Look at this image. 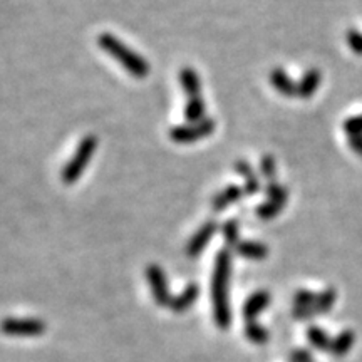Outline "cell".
I'll list each match as a JSON object with an SVG mask.
<instances>
[{"label": "cell", "instance_id": "1", "mask_svg": "<svg viewBox=\"0 0 362 362\" xmlns=\"http://www.w3.org/2000/svg\"><path fill=\"white\" fill-rule=\"evenodd\" d=\"M230 277H232V250L221 248L215 257L212 275V302L213 317L218 329L226 330L232 325V309H230Z\"/></svg>", "mask_w": 362, "mask_h": 362}, {"label": "cell", "instance_id": "2", "mask_svg": "<svg viewBox=\"0 0 362 362\" xmlns=\"http://www.w3.org/2000/svg\"><path fill=\"white\" fill-rule=\"evenodd\" d=\"M98 46L101 47L107 55H111L114 61H118L119 64L125 67L126 73H129L133 78L143 79L146 78V75H150L151 73L150 62L146 61L145 57H141L136 51L129 49L125 42L119 41L116 35L109 33L99 34Z\"/></svg>", "mask_w": 362, "mask_h": 362}, {"label": "cell", "instance_id": "3", "mask_svg": "<svg viewBox=\"0 0 362 362\" xmlns=\"http://www.w3.org/2000/svg\"><path fill=\"white\" fill-rule=\"evenodd\" d=\"M98 148V138L94 134H87L79 141L78 148H75L73 158L66 163L64 168L61 171V180L64 185H74L79 178L82 177L84 170L89 165L91 158L96 153Z\"/></svg>", "mask_w": 362, "mask_h": 362}, {"label": "cell", "instance_id": "4", "mask_svg": "<svg viewBox=\"0 0 362 362\" xmlns=\"http://www.w3.org/2000/svg\"><path fill=\"white\" fill-rule=\"evenodd\" d=\"M217 129V121L212 118H205L200 123H193V125H183L174 126L170 129V139L180 145H188V143L200 141V139L208 138Z\"/></svg>", "mask_w": 362, "mask_h": 362}, {"label": "cell", "instance_id": "5", "mask_svg": "<svg viewBox=\"0 0 362 362\" xmlns=\"http://www.w3.org/2000/svg\"><path fill=\"white\" fill-rule=\"evenodd\" d=\"M145 275L151 287V292H153L154 302H156L160 307H165V305H168L170 307V302L173 297L170 296L168 278H166L165 270H163L158 264H150L146 266Z\"/></svg>", "mask_w": 362, "mask_h": 362}, {"label": "cell", "instance_id": "6", "mask_svg": "<svg viewBox=\"0 0 362 362\" xmlns=\"http://www.w3.org/2000/svg\"><path fill=\"white\" fill-rule=\"evenodd\" d=\"M46 329V322L41 319H33V317H29V319H12L9 317L2 324L3 334L12 337H37L42 336Z\"/></svg>", "mask_w": 362, "mask_h": 362}, {"label": "cell", "instance_id": "7", "mask_svg": "<svg viewBox=\"0 0 362 362\" xmlns=\"http://www.w3.org/2000/svg\"><path fill=\"white\" fill-rule=\"evenodd\" d=\"M218 228H221L220 225H218V221L215 220H208L206 224H203L200 228L194 232V235L192 238H190L188 245H186L185 248V253L186 257L190 258H197L203 250L206 248V245L210 244V240L213 238V235L218 232Z\"/></svg>", "mask_w": 362, "mask_h": 362}, {"label": "cell", "instance_id": "8", "mask_svg": "<svg viewBox=\"0 0 362 362\" xmlns=\"http://www.w3.org/2000/svg\"><path fill=\"white\" fill-rule=\"evenodd\" d=\"M270 302H272V297H270V293L266 290H257V292H253L244 304V310H242L244 319L246 322L257 320V317L264 312Z\"/></svg>", "mask_w": 362, "mask_h": 362}, {"label": "cell", "instance_id": "9", "mask_svg": "<svg viewBox=\"0 0 362 362\" xmlns=\"http://www.w3.org/2000/svg\"><path fill=\"white\" fill-rule=\"evenodd\" d=\"M270 84L275 87L278 94L285 98H296L297 96V82L293 81L290 75L285 73L282 67H273L270 71Z\"/></svg>", "mask_w": 362, "mask_h": 362}, {"label": "cell", "instance_id": "10", "mask_svg": "<svg viewBox=\"0 0 362 362\" xmlns=\"http://www.w3.org/2000/svg\"><path fill=\"white\" fill-rule=\"evenodd\" d=\"M245 190L238 185H228L225 190L218 192L212 197V208L215 212H224L225 208L232 206L233 203L240 201L244 198Z\"/></svg>", "mask_w": 362, "mask_h": 362}, {"label": "cell", "instance_id": "11", "mask_svg": "<svg viewBox=\"0 0 362 362\" xmlns=\"http://www.w3.org/2000/svg\"><path fill=\"white\" fill-rule=\"evenodd\" d=\"M233 252L237 253L238 257L246 258V260H265L269 257L270 248L262 242H255V240H242L240 244L233 248Z\"/></svg>", "mask_w": 362, "mask_h": 362}, {"label": "cell", "instance_id": "12", "mask_svg": "<svg viewBox=\"0 0 362 362\" xmlns=\"http://www.w3.org/2000/svg\"><path fill=\"white\" fill-rule=\"evenodd\" d=\"M198 296H200V287L197 284H188L185 289L181 290L180 296L173 297L170 302V309L174 314H183L186 312L192 305L197 302Z\"/></svg>", "mask_w": 362, "mask_h": 362}, {"label": "cell", "instance_id": "13", "mask_svg": "<svg viewBox=\"0 0 362 362\" xmlns=\"http://www.w3.org/2000/svg\"><path fill=\"white\" fill-rule=\"evenodd\" d=\"M322 81V74L319 69L312 67V69L305 71L304 75L300 78V81L297 82V98L300 99H310L314 96V93L317 91Z\"/></svg>", "mask_w": 362, "mask_h": 362}, {"label": "cell", "instance_id": "14", "mask_svg": "<svg viewBox=\"0 0 362 362\" xmlns=\"http://www.w3.org/2000/svg\"><path fill=\"white\" fill-rule=\"evenodd\" d=\"M235 171H237V173L240 174V177L245 180V186H244L245 194L260 193V190H262L260 180H258L255 171H253L252 165H250L248 161H246V160L235 161Z\"/></svg>", "mask_w": 362, "mask_h": 362}, {"label": "cell", "instance_id": "15", "mask_svg": "<svg viewBox=\"0 0 362 362\" xmlns=\"http://www.w3.org/2000/svg\"><path fill=\"white\" fill-rule=\"evenodd\" d=\"M180 84L185 91V94L188 98H197L201 96V81L200 75L197 74V71L193 67L185 66L180 71Z\"/></svg>", "mask_w": 362, "mask_h": 362}, {"label": "cell", "instance_id": "16", "mask_svg": "<svg viewBox=\"0 0 362 362\" xmlns=\"http://www.w3.org/2000/svg\"><path fill=\"white\" fill-rule=\"evenodd\" d=\"M205 99L201 96H197V98H188V101H186V106H185V111H183V116H185L186 123L188 125H193V123H200L205 119Z\"/></svg>", "mask_w": 362, "mask_h": 362}, {"label": "cell", "instance_id": "17", "mask_svg": "<svg viewBox=\"0 0 362 362\" xmlns=\"http://www.w3.org/2000/svg\"><path fill=\"white\" fill-rule=\"evenodd\" d=\"M354 341H356V336H354L352 330H342L336 339H332L329 352L336 357L345 356V354L351 351Z\"/></svg>", "mask_w": 362, "mask_h": 362}, {"label": "cell", "instance_id": "18", "mask_svg": "<svg viewBox=\"0 0 362 362\" xmlns=\"http://www.w3.org/2000/svg\"><path fill=\"white\" fill-rule=\"evenodd\" d=\"M337 300V290L329 287L325 290H322L320 293H317V300L316 304L312 305V310L316 316H320V314H327L330 309H332V305L336 304Z\"/></svg>", "mask_w": 362, "mask_h": 362}, {"label": "cell", "instance_id": "19", "mask_svg": "<svg viewBox=\"0 0 362 362\" xmlns=\"http://www.w3.org/2000/svg\"><path fill=\"white\" fill-rule=\"evenodd\" d=\"M307 341L314 345V347L317 349V351H322V352H329L330 351V344H332V341H330L329 334L325 332L324 329L316 327V325L309 327V330H307Z\"/></svg>", "mask_w": 362, "mask_h": 362}, {"label": "cell", "instance_id": "20", "mask_svg": "<svg viewBox=\"0 0 362 362\" xmlns=\"http://www.w3.org/2000/svg\"><path fill=\"white\" fill-rule=\"evenodd\" d=\"M221 235H224V240L226 246L230 250H233L235 246L240 244V225H238V220L235 218H228L224 225H221Z\"/></svg>", "mask_w": 362, "mask_h": 362}, {"label": "cell", "instance_id": "21", "mask_svg": "<svg viewBox=\"0 0 362 362\" xmlns=\"http://www.w3.org/2000/svg\"><path fill=\"white\" fill-rule=\"evenodd\" d=\"M287 203L285 201H277V200H266L262 203V205L257 206L255 213L260 220H273V218L278 217V213L285 208Z\"/></svg>", "mask_w": 362, "mask_h": 362}, {"label": "cell", "instance_id": "22", "mask_svg": "<svg viewBox=\"0 0 362 362\" xmlns=\"http://www.w3.org/2000/svg\"><path fill=\"white\" fill-rule=\"evenodd\" d=\"M245 336L246 339L253 344H265L269 341V332H266L265 327H262L257 320L253 322H246L245 325Z\"/></svg>", "mask_w": 362, "mask_h": 362}, {"label": "cell", "instance_id": "23", "mask_svg": "<svg viewBox=\"0 0 362 362\" xmlns=\"http://www.w3.org/2000/svg\"><path fill=\"white\" fill-rule=\"evenodd\" d=\"M264 192L269 200H277V201H285V203H287V200H289L287 186L280 185V183H277V181L266 183Z\"/></svg>", "mask_w": 362, "mask_h": 362}, {"label": "cell", "instance_id": "24", "mask_svg": "<svg viewBox=\"0 0 362 362\" xmlns=\"http://www.w3.org/2000/svg\"><path fill=\"white\" fill-rule=\"evenodd\" d=\"M260 171H262V177L265 178L266 183L275 181L277 163H275V158H273L272 154H264V156H262Z\"/></svg>", "mask_w": 362, "mask_h": 362}, {"label": "cell", "instance_id": "25", "mask_svg": "<svg viewBox=\"0 0 362 362\" xmlns=\"http://www.w3.org/2000/svg\"><path fill=\"white\" fill-rule=\"evenodd\" d=\"M317 300V293L309 289H300L293 293V304L296 307H312Z\"/></svg>", "mask_w": 362, "mask_h": 362}, {"label": "cell", "instance_id": "26", "mask_svg": "<svg viewBox=\"0 0 362 362\" xmlns=\"http://www.w3.org/2000/svg\"><path fill=\"white\" fill-rule=\"evenodd\" d=\"M344 131L349 136H361L362 134V114L359 116L349 118L344 121Z\"/></svg>", "mask_w": 362, "mask_h": 362}, {"label": "cell", "instance_id": "27", "mask_svg": "<svg viewBox=\"0 0 362 362\" xmlns=\"http://www.w3.org/2000/svg\"><path fill=\"white\" fill-rule=\"evenodd\" d=\"M345 39H347L349 47H351L354 53L357 55H362V33L356 29H351L345 34Z\"/></svg>", "mask_w": 362, "mask_h": 362}, {"label": "cell", "instance_id": "28", "mask_svg": "<svg viewBox=\"0 0 362 362\" xmlns=\"http://www.w3.org/2000/svg\"><path fill=\"white\" fill-rule=\"evenodd\" d=\"M290 362H314V357L305 349H296V351L290 354Z\"/></svg>", "mask_w": 362, "mask_h": 362}, {"label": "cell", "instance_id": "29", "mask_svg": "<svg viewBox=\"0 0 362 362\" xmlns=\"http://www.w3.org/2000/svg\"><path fill=\"white\" fill-rule=\"evenodd\" d=\"M349 146H351V150L354 151V153L361 154L362 156V134L361 136H352L351 139H349Z\"/></svg>", "mask_w": 362, "mask_h": 362}]
</instances>
